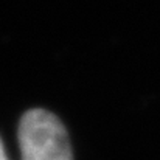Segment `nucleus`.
<instances>
[{
	"label": "nucleus",
	"instance_id": "obj_1",
	"mask_svg": "<svg viewBox=\"0 0 160 160\" xmlns=\"http://www.w3.org/2000/svg\"><path fill=\"white\" fill-rule=\"evenodd\" d=\"M22 160H73L62 121L45 109L27 110L17 131Z\"/></svg>",
	"mask_w": 160,
	"mask_h": 160
},
{
	"label": "nucleus",
	"instance_id": "obj_2",
	"mask_svg": "<svg viewBox=\"0 0 160 160\" xmlns=\"http://www.w3.org/2000/svg\"><path fill=\"white\" fill-rule=\"evenodd\" d=\"M0 160H9L8 156H6V152H5V146H3L2 138H0Z\"/></svg>",
	"mask_w": 160,
	"mask_h": 160
}]
</instances>
